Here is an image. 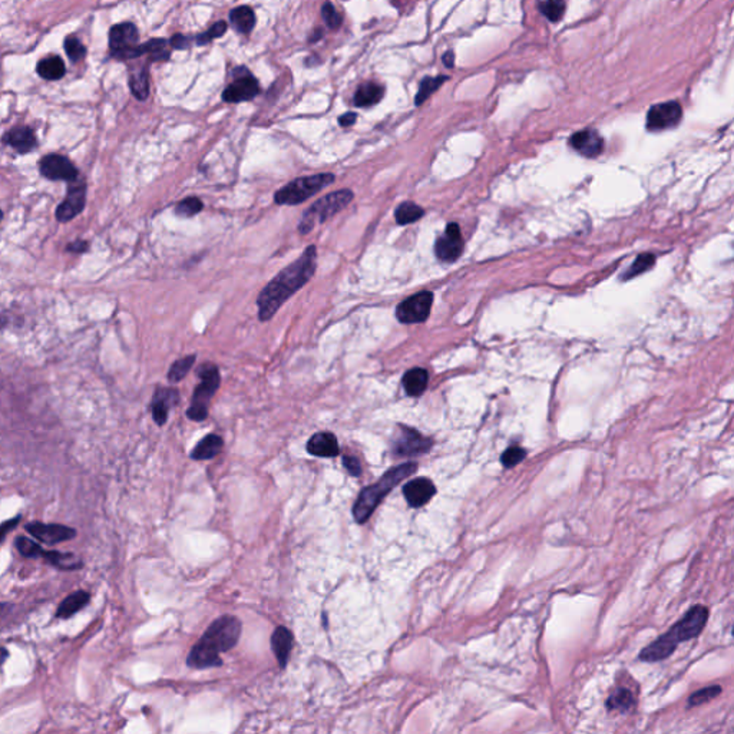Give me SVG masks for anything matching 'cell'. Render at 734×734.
Returning <instances> with one entry per match:
<instances>
[{
    "label": "cell",
    "instance_id": "6da1fadb",
    "mask_svg": "<svg viewBox=\"0 0 734 734\" xmlns=\"http://www.w3.org/2000/svg\"><path fill=\"white\" fill-rule=\"evenodd\" d=\"M316 269L318 248L308 245L294 263L281 270L260 293L257 298L258 320H272L279 308L311 280Z\"/></svg>",
    "mask_w": 734,
    "mask_h": 734
},
{
    "label": "cell",
    "instance_id": "7a4b0ae2",
    "mask_svg": "<svg viewBox=\"0 0 734 734\" xmlns=\"http://www.w3.org/2000/svg\"><path fill=\"white\" fill-rule=\"evenodd\" d=\"M241 636V622L233 615H223L206 628L205 634L192 647L187 664L192 668L220 667V653L235 647Z\"/></svg>",
    "mask_w": 734,
    "mask_h": 734
},
{
    "label": "cell",
    "instance_id": "3957f363",
    "mask_svg": "<svg viewBox=\"0 0 734 734\" xmlns=\"http://www.w3.org/2000/svg\"><path fill=\"white\" fill-rule=\"evenodd\" d=\"M709 619V610L703 605L693 607L677 624H674L670 631L660 636L656 641L647 646L640 653V660L647 663H656L670 657L680 643L693 640L700 636Z\"/></svg>",
    "mask_w": 734,
    "mask_h": 734
},
{
    "label": "cell",
    "instance_id": "277c9868",
    "mask_svg": "<svg viewBox=\"0 0 734 734\" xmlns=\"http://www.w3.org/2000/svg\"><path fill=\"white\" fill-rule=\"evenodd\" d=\"M416 469H417V463H414V462H406L399 466H393L378 481V484L366 487L364 489H361V492L353 506L354 519L359 523H364L376 511V508L382 502V499L395 487H397L402 481H404L406 478L413 475Z\"/></svg>",
    "mask_w": 734,
    "mask_h": 734
},
{
    "label": "cell",
    "instance_id": "5b68a950",
    "mask_svg": "<svg viewBox=\"0 0 734 734\" xmlns=\"http://www.w3.org/2000/svg\"><path fill=\"white\" fill-rule=\"evenodd\" d=\"M353 198L354 192L349 188L330 192L326 197L320 198L304 213L298 224V233L303 235L308 234L318 224H323L340 211H343V209L353 201Z\"/></svg>",
    "mask_w": 734,
    "mask_h": 734
},
{
    "label": "cell",
    "instance_id": "8992f818",
    "mask_svg": "<svg viewBox=\"0 0 734 734\" xmlns=\"http://www.w3.org/2000/svg\"><path fill=\"white\" fill-rule=\"evenodd\" d=\"M197 376L201 379V382L194 390L187 416L194 422H202L208 416L209 402H211L213 396L220 388L221 376L219 367L214 363H204L197 371Z\"/></svg>",
    "mask_w": 734,
    "mask_h": 734
},
{
    "label": "cell",
    "instance_id": "52a82bcc",
    "mask_svg": "<svg viewBox=\"0 0 734 734\" xmlns=\"http://www.w3.org/2000/svg\"><path fill=\"white\" fill-rule=\"evenodd\" d=\"M336 181L333 174H316L308 177H298L281 187L274 194V201L279 205H298L323 188L330 187Z\"/></svg>",
    "mask_w": 734,
    "mask_h": 734
},
{
    "label": "cell",
    "instance_id": "ba28073f",
    "mask_svg": "<svg viewBox=\"0 0 734 734\" xmlns=\"http://www.w3.org/2000/svg\"><path fill=\"white\" fill-rule=\"evenodd\" d=\"M139 35L134 23L125 22L112 26L110 32L111 57L127 61L142 57V45H138Z\"/></svg>",
    "mask_w": 734,
    "mask_h": 734
},
{
    "label": "cell",
    "instance_id": "9c48e42d",
    "mask_svg": "<svg viewBox=\"0 0 734 734\" xmlns=\"http://www.w3.org/2000/svg\"><path fill=\"white\" fill-rule=\"evenodd\" d=\"M433 304V293L421 291L403 300L396 308V319L403 325H417L428 320Z\"/></svg>",
    "mask_w": 734,
    "mask_h": 734
},
{
    "label": "cell",
    "instance_id": "30bf717a",
    "mask_svg": "<svg viewBox=\"0 0 734 734\" xmlns=\"http://www.w3.org/2000/svg\"><path fill=\"white\" fill-rule=\"evenodd\" d=\"M433 445V441L429 438H425L422 433H419L416 429L400 426L399 435L396 436L393 442V452L397 456L402 458H413L424 455L431 450Z\"/></svg>",
    "mask_w": 734,
    "mask_h": 734
},
{
    "label": "cell",
    "instance_id": "8fae6325",
    "mask_svg": "<svg viewBox=\"0 0 734 734\" xmlns=\"http://www.w3.org/2000/svg\"><path fill=\"white\" fill-rule=\"evenodd\" d=\"M40 174L50 181L74 182L79 177V171L66 156L59 153H49L39 163Z\"/></svg>",
    "mask_w": 734,
    "mask_h": 734
},
{
    "label": "cell",
    "instance_id": "7c38bea8",
    "mask_svg": "<svg viewBox=\"0 0 734 734\" xmlns=\"http://www.w3.org/2000/svg\"><path fill=\"white\" fill-rule=\"evenodd\" d=\"M681 117H683V110L678 102L671 100L658 103L648 111L647 128L654 132L670 129L680 124Z\"/></svg>",
    "mask_w": 734,
    "mask_h": 734
},
{
    "label": "cell",
    "instance_id": "4fadbf2b",
    "mask_svg": "<svg viewBox=\"0 0 734 734\" xmlns=\"http://www.w3.org/2000/svg\"><path fill=\"white\" fill-rule=\"evenodd\" d=\"M86 202V184L79 178L71 182V187L66 192L65 199L57 208V220L59 223L72 221L78 217L85 208Z\"/></svg>",
    "mask_w": 734,
    "mask_h": 734
},
{
    "label": "cell",
    "instance_id": "5bb4252c",
    "mask_svg": "<svg viewBox=\"0 0 734 734\" xmlns=\"http://www.w3.org/2000/svg\"><path fill=\"white\" fill-rule=\"evenodd\" d=\"M463 251V240L460 228L456 223L448 224L445 234L435 243V254L443 263H453Z\"/></svg>",
    "mask_w": 734,
    "mask_h": 734
},
{
    "label": "cell",
    "instance_id": "9a60e30c",
    "mask_svg": "<svg viewBox=\"0 0 734 734\" xmlns=\"http://www.w3.org/2000/svg\"><path fill=\"white\" fill-rule=\"evenodd\" d=\"M26 531L33 535L36 540L45 544H58L68 540H72L76 535L74 528L58 525V523H43V522H30L26 525Z\"/></svg>",
    "mask_w": 734,
    "mask_h": 734
},
{
    "label": "cell",
    "instance_id": "2e32d148",
    "mask_svg": "<svg viewBox=\"0 0 734 734\" xmlns=\"http://www.w3.org/2000/svg\"><path fill=\"white\" fill-rule=\"evenodd\" d=\"M260 92L257 79L248 72L243 71L233 83H230L223 92V100L230 103H238L243 100H251Z\"/></svg>",
    "mask_w": 734,
    "mask_h": 734
},
{
    "label": "cell",
    "instance_id": "e0dca14e",
    "mask_svg": "<svg viewBox=\"0 0 734 734\" xmlns=\"http://www.w3.org/2000/svg\"><path fill=\"white\" fill-rule=\"evenodd\" d=\"M180 402V393L174 388H158L153 393L152 399V417L156 425H165L168 413L171 407H174Z\"/></svg>",
    "mask_w": 734,
    "mask_h": 734
},
{
    "label": "cell",
    "instance_id": "ac0fdd59",
    "mask_svg": "<svg viewBox=\"0 0 734 734\" xmlns=\"http://www.w3.org/2000/svg\"><path fill=\"white\" fill-rule=\"evenodd\" d=\"M436 494V487L428 478H416L403 487V495L412 508L426 505Z\"/></svg>",
    "mask_w": 734,
    "mask_h": 734
},
{
    "label": "cell",
    "instance_id": "d6986e66",
    "mask_svg": "<svg viewBox=\"0 0 734 734\" xmlns=\"http://www.w3.org/2000/svg\"><path fill=\"white\" fill-rule=\"evenodd\" d=\"M569 144L576 152H580L587 158H595L604 149V139L594 129H584L573 134Z\"/></svg>",
    "mask_w": 734,
    "mask_h": 734
},
{
    "label": "cell",
    "instance_id": "ffe728a7",
    "mask_svg": "<svg viewBox=\"0 0 734 734\" xmlns=\"http://www.w3.org/2000/svg\"><path fill=\"white\" fill-rule=\"evenodd\" d=\"M307 452L318 458H334L340 452L337 438L330 432L313 435L307 442Z\"/></svg>",
    "mask_w": 734,
    "mask_h": 734
},
{
    "label": "cell",
    "instance_id": "44dd1931",
    "mask_svg": "<svg viewBox=\"0 0 734 734\" xmlns=\"http://www.w3.org/2000/svg\"><path fill=\"white\" fill-rule=\"evenodd\" d=\"M2 141L19 153H28L36 146V136L29 127L12 128L5 134Z\"/></svg>",
    "mask_w": 734,
    "mask_h": 734
},
{
    "label": "cell",
    "instance_id": "7402d4cb",
    "mask_svg": "<svg viewBox=\"0 0 734 734\" xmlns=\"http://www.w3.org/2000/svg\"><path fill=\"white\" fill-rule=\"evenodd\" d=\"M272 647L281 668L287 665L293 648V634L286 627H277L272 637Z\"/></svg>",
    "mask_w": 734,
    "mask_h": 734
},
{
    "label": "cell",
    "instance_id": "603a6c76",
    "mask_svg": "<svg viewBox=\"0 0 734 734\" xmlns=\"http://www.w3.org/2000/svg\"><path fill=\"white\" fill-rule=\"evenodd\" d=\"M428 382H429V375L425 369H422V367H414V369L407 371L402 379L403 389H404L406 395L410 397L421 396L426 390Z\"/></svg>",
    "mask_w": 734,
    "mask_h": 734
},
{
    "label": "cell",
    "instance_id": "cb8c5ba5",
    "mask_svg": "<svg viewBox=\"0 0 734 734\" xmlns=\"http://www.w3.org/2000/svg\"><path fill=\"white\" fill-rule=\"evenodd\" d=\"M223 446H224V441L219 435L209 433L197 443V446L191 452V458L195 460L213 459L223 450Z\"/></svg>",
    "mask_w": 734,
    "mask_h": 734
},
{
    "label": "cell",
    "instance_id": "d4e9b609",
    "mask_svg": "<svg viewBox=\"0 0 734 734\" xmlns=\"http://www.w3.org/2000/svg\"><path fill=\"white\" fill-rule=\"evenodd\" d=\"M385 95V89L375 83V82H367V83H363L356 95H354V105L356 107H372V105H376L382 100Z\"/></svg>",
    "mask_w": 734,
    "mask_h": 734
},
{
    "label": "cell",
    "instance_id": "484cf974",
    "mask_svg": "<svg viewBox=\"0 0 734 734\" xmlns=\"http://www.w3.org/2000/svg\"><path fill=\"white\" fill-rule=\"evenodd\" d=\"M425 216V209L412 201H404L395 209V219L399 226H407L416 223Z\"/></svg>",
    "mask_w": 734,
    "mask_h": 734
},
{
    "label": "cell",
    "instance_id": "4316f807",
    "mask_svg": "<svg viewBox=\"0 0 734 734\" xmlns=\"http://www.w3.org/2000/svg\"><path fill=\"white\" fill-rule=\"evenodd\" d=\"M65 64L59 57H49L37 64V74L46 81H58L65 75Z\"/></svg>",
    "mask_w": 734,
    "mask_h": 734
},
{
    "label": "cell",
    "instance_id": "83f0119b",
    "mask_svg": "<svg viewBox=\"0 0 734 734\" xmlns=\"http://www.w3.org/2000/svg\"><path fill=\"white\" fill-rule=\"evenodd\" d=\"M636 706V697L633 692L627 687L617 689L607 700V709L608 710H618L621 713L630 711Z\"/></svg>",
    "mask_w": 734,
    "mask_h": 734
},
{
    "label": "cell",
    "instance_id": "f1b7e54d",
    "mask_svg": "<svg viewBox=\"0 0 734 734\" xmlns=\"http://www.w3.org/2000/svg\"><path fill=\"white\" fill-rule=\"evenodd\" d=\"M230 21L238 33H250L255 25V15L251 8L240 6L231 11Z\"/></svg>",
    "mask_w": 734,
    "mask_h": 734
},
{
    "label": "cell",
    "instance_id": "f546056e",
    "mask_svg": "<svg viewBox=\"0 0 734 734\" xmlns=\"http://www.w3.org/2000/svg\"><path fill=\"white\" fill-rule=\"evenodd\" d=\"M89 602V594L85 591H76L68 595L59 605L57 615L59 618H68L81 611Z\"/></svg>",
    "mask_w": 734,
    "mask_h": 734
},
{
    "label": "cell",
    "instance_id": "4dcf8cb0",
    "mask_svg": "<svg viewBox=\"0 0 734 734\" xmlns=\"http://www.w3.org/2000/svg\"><path fill=\"white\" fill-rule=\"evenodd\" d=\"M42 557L46 558L52 565H55L59 569H66L68 571V569H76V568L82 566V561L76 555L68 554V552L43 551Z\"/></svg>",
    "mask_w": 734,
    "mask_h": 734
},
{
    "label": "cell",
    "instance_id": "1f68e13d",
    "mask_svg": "<svg viewBox=\"0 0 734 734\" xmlns=\"http://www.w3.org/2000/svg\"><path fill=\"white\" fill-rule=\"evenodd\" d=\"M148 69L136 68L129 75V86L134 96L139 100H145L149 93V82H148Z\"/></svg>",
    "mask_w": 734,
    "mask_h": 734
},
{
    "label": "cell",
    "instance_id": "d6a6232c",
    "mask_svg": "<svg viewBox=\"0 0 734 734\" xmlns=\"http://www.w3.org/2000/svg\"><path fill=\"white\" fill-rule=\"evenodd\" d=\"M144 55H148L151 61H168L170 59V46L165 39H152L142 45Z\"/></svg>",
    "mask_w": 734,
    "mask_h": 734
},
{
    "label": "cell",
    "instance_id": "836d02e7",
    "mask_svg": "<svg viewBox=\"0 0 734 734\" xmlns=\"http://www.w3.org/2000/svg\"><path fill=\"white\" fill-rule=\"evenodd\" d=\"M446 81H449L448 76H436V78H425L421 83V86H419V92L416 95V99H414V103L417 105V107H421V105L435 92L438 91Z\"/></svg>",
    "mask_w": 734,
    "mask_h": 734
},
{
    "label": "cell",
    "instance_id": "e575fe53",
    "mask_svg": "<svg viewBox=\"0 0 734 734\" xmlns=\"http://www.w3.org/2000/svg\"><path fill=\"white\" fill-rule=\"evenodd\" d=\"M195 354H191V356H187V357H182L177 361L173 363V366L170 367V372H168V380L171 383H178L181 382L187 375L188 372L191 371V367L194 366L195 363Z\"/></svg>",
    "mask_w": 734,
    "mask_h": 734
},
{
    "label": "cell",
    "instance_id": "d590c367",
    "mask_svg": "<svg viewBox=\"0 0 734 734\" xmlns=\"http://www.w3.org/2000/svg\"><path fill=\"white\" fill-rule=\"evenodd\" d=\"M204 209V202L198 197H188L178 202L175 206V214L184 219H190L197 216Z\"/></svg>",
    "mask_w": 734,
    "mask_h": 734
},
{
    "label": "cell",
    "instance_id": "8d00e7d4",
    "mask_svg": "<svg viewBox=\"0 0 734 734\" xmlns=\"http://www.w3.org/2000/svg\"><path fill=\"white\" fill-rule=\"evenodd\" d=\"M656 263V257L650 252H646V254H640L637 257V260L634 261V264L628 269V272L625 273V276L622 277L624 280H628V279H633L641 273H646L647 270H650Z\"/></svg>",
    "mask_w": 734,
    "mask_h": 734
},
{
    "label": "cell",
    "instance_id": "74e56055",
    "mask_svg": "<svg viewBox=\"0 0 734 734\" xmlns=\"http://www.w3.org/2000/svg\"><path fill=\"white\" fill-rule=\"evenodd\" d=\"M565 8V0H544L540 5L542 15L551 22H558L564 16Z\"/></svg>",
    "mask_w": 734,
    "mask_h": 734
},
{
    "label": "cell",
    "instance_id": "f35d334b",
    "mask_svg": "<svg viewBox=\"0 0 734 734\" xmlns=\"http://www.w3.org/2000/svg\"><path fill=\"white\" fill-rule=\"evenodd\" d=\"M525 456H527L525 449H522L520 446H511L502 453L501 462L506 469H511V467L516 466L518 463H520L523 459H525Z\"/></svg>",
    "mask_w": 734,
    "mask_h": 734
},
{
    "label": "cell",
    "instance_id": "ab89813d",
    "mask_svg": "<svg viewBox=\"0 0 734 734\" xmlns=\"http://www.w3.org/2000/svg\"><path fill=\"white\" fill-rule=\"evenodd\" d=\"M720 693H721V687L720 686H711V687L701 689V690L696 692L694 694H692V697L689 699V706L690 707H696V706L704 704V703L713 700L714 697H717Z\"/></svg>",
    "mask_w": 734,
    "mask_h": 734
},
{
    "label": "cell",
    "instance_id": "60d3db41",
    "mask_svg": "<svg viewBox=\"0 0 734 734\" xmlns=\"http://www.w3.org/2000/svg\"><path fill=\"white\" fill-rule=\"evenodd\" d=\"M65 50H66V55L69 57V59L72 62H78L79 59H82L86 55L85 46L75 36H69L65 39Z\"/></svg>",
    "mask_w": 734,
    "mask_h": 734
},
{
    "label": "cell",
    "instance_id": "b9f144b4",
    "mask_svg": "<svg viewBox=\"0 0 734 734\" xmlns=\"http://www.w3.org/2000/svg\"><path fill=\"white\" fill-rule=\"evenodd\" d=\"M16 548L23 557H28V558L42 557V554H43V549L39 544H36L35 541L28 540L25 537H19L16 540Z\"/></svg>",
    "mask_w": 734,
    "mask_h": 734
},
{
    "label": "cell",
    "instance_id": "7bdbcfd3",
    "mask_svg": "<svg viewBox=\"0 0 734 734\" xmlns=\"http://www.w3.org/2000/svg\"><path fill=\"white\" fill-rule=\"evenodd\" d=\"M226 30H227V23L220 21L213 28H209L206 32L198 35L195 37V40H197L198 45H206V43H209V42L217 39V37H221L226 33Z\"/></svg>",
    "mask_w": 734,
    "mask_h": 734
},
{
    "label": "cell",
    "instance_id": "ee69618b",
    "mask_svg": "<svg viewBox=\"0 0 734 734\" xmlns=\"http://www.w3.org/2000/svg\"><path fill=\"white\" fill-rule=\"evenodd\" d=\"M322 16H323V21L327 25V28L330 29H336L340 26V22H342V18L340 15L336 12L334 6L330 4V2H326L322 8Z\"/></svg>",
    "mask_w": 734,
    "mask_h": 734
},
{
    "label": "cell",
    "instance_id": "f6af8a7d",
    "mask_svg": "<svg viewBox=\"0 0 734 734\" xmlns=\"http://www.w3.org/2000/svg\"><path fill=\"white\" fill-rule=\"evenodd\" d=\"M343 465L346 466V469L349 470V474L351 477H359L361 474V466H360V462L353 458V456H344L343 458Z\"/></svg>",
    "mask_w": 734,
    "mask_h": 734
},
{
    "label": "cell",
    "instance_id": "bcb514c9",
    "mask_svg": "<svg viewBox=\"0 0 734 734\" xmlns=\"http://www.w3.org/2000/svg\"><path fill=\"white\" fill-rule=\"evenodd\" d=\"M18 522H19V518H15L13 520H8V522H5V523H2V525H0V544L4 542L5 537L18 525Z\"/></svg>",
    "mask_w": 734,
    "mask_h": 734
},
{
    "label": "cell",
    "instance_id": "7dc6e473",
    "mask_svg": "<svg viewBox=\"0 0 734 734\" xmlns=\"http://www.w3.org/2000/svg\"><path fill=\"white\" fill-rule=\"evenodd\" d=\"M190 42H191L190 37H187V36H184V35H175V36L170 40V45H171L173 47H175V49H185V47L190 46Z\"/></svg>",
    "mask_w": 734,
    "mask_h": 734
},
{
    "label": "cell",
    "instance_id": "c3c4849f",
    "mask_svg": "<svg viewBox=\"0 0 734 734\" xmlns=\"http://www.w3.org/2000/svg\"><path fill=\"white\" fill-rule=\"evenodd\" d=\"M88 248H89V244L86 241H83V240H76V241L68 244V251L76 252V254L85 252V251H88Z\"/></svg>",
    "mask_w": 734,
    "mask_h": 734
},
{
    "label": "cell",
    "instance_id": "681fc988",
    "mask_svg": "<svg viewBox=\"0 0 734 734\" xmlns=\"http://www.w3.org/2000/svg\"><path fill=\"white\" fill-rule=\"evenodd\" d=\"M356 118H357L356 114H353V112H347V114H344V115H342V117L339 118V124H340L343 128H347V127H351V125L356 122Z\"/></svg>",
    "mask_w": 734,
    "mask_h": 734
},
{
    "label": "cell",
    "instance_id": "f907efd6",
    "mask_svg": "<svg viewBox=\"0 0 734 734\" xmlns=\"http://www.w3.org/2000/svg\"><path fill=\"white\" fill-rule=\"evenodd\" d=\"M442 59H443V64H445V66H448V68H452V66H453V64H455V55H453V52H452V50L446 52V54L443 55V58H442Z\"/></svg>",
    "mask_w": 734,
    "mask_h": 734
},
{
    "label": "cell",
    "instance_id": "816d5d0a",
    "mask_svg": "<svg viewBox=\"0 0 734 734\" xmlns=\"http://www.w3.org/2000/svg\"><path fill=\"white\" fill-rule=\"evenodd\" d=\"M8 656H9V654H8V650L0 648V664H4V663H5V660L8 658Z\"/></svg>",
    "mask_w": 734,
    "mask_h": 734
},
{
    "label": "cell",
    "instance_id": "f5cc1de1",
    "mask_svg": "<svg viewBox=\"0 0 734 734\" xmlns=\"http://www.w3.org/2000/svg\"><path fill=\"white\" fill-rule=\"evenodd\" d=\"M2 217H4V214H2V211H0V220H2Z\"/></svg>",
    "mask_w": 734,
    "mask_h": 734
}]
</instances>
